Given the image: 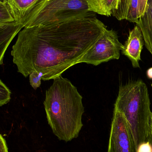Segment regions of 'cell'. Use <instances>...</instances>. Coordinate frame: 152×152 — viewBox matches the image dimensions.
I'll return each instance as SVG.
<instances>
[{
    "mask_svg": "<svg viewBox=\"0 0 152 152\" xmlns=\"http://www.w3.org/2000/svg\"><path fill=\"white\" fill-rule=\"evenodd\" d=\"M112 15L118 20H126L136 24L139 19V0H120L118 9Z\"/></svg>",
    "mask_w": 152,
    "mask_h": 152,
    "instance_id": "9c48e42d",
    "label": "cell"
},
{
    "mask_svg": "<svg viewBox=\"0 0 152 152\" xmlns=\"http://www.w3.org/2000/svg\"><path fill=\"white\" fill-rule=\"evenodd\" d=\"M107 29L93 12L60 23L24 28L12 47L13 63L25 77L40 72L43 80L54 79L77 64Z\"/></svg>",
    "mask_w": 152,
    "mask_h": 152,
    "instance_id": "6da1fadb",
    "label": "cell"
},
{
    "mask_svg": "<svg viewBox=\"0 0 152 152\" xmlns=\"http://www.w3.org/2000/svg\"><path fill=\"white\" fill-rule=\"evenodd\" d=\"M107 152H137L128 122L123 113L115 107Z\"/></svg>",
    "mask_w": 152,
    "mask_h": 152,
    "instance_id": "8992f818",
    "label": "cell"
},
{
    "mask_svg": "<svg viewBox=\"0 0 152 152\" xmlns=\"http://www.w3.org/2000/svg\"><path fill=\"white\" fill-rule=\"evenodd\" d=\"M148 0H139V18L144 14L147 10Z\"/></svg>",
    "mask_w": 152,
    "mask_h": 152,
    "instance_id": "2e32d148",
    "label": "cell"
},
{
    "mask_svg": "<svg viewBox=\"0 0 152 152\" xmlns=\"http://www.w3.org/2000/svg\"><path fill=\"white\" fill-rule=\"evenodd\" d=\"M150 138H151V137H150ZM151 138V139H152V138Z\"/></svg>",
    "mask_w": 152,
    "mask_h": 152,
    "instance_id": "ffe728a7",
    "label": "cell"
},
{
    "mask_svg": "<svg viewBox=\"0 0 152 152\" xmlns=\"http://www.w3.org/2000/svg\"><path fill=\"white\" fill-rule=\"evenodd\" d=\"M40 0H0L6 4L15 21L21 22Z\"/></svg>",
    "mask_w": 152,
    "mask_h": 152,
    "instance_id": "30bf717a",
    "label": "cell"
},
{
    "mask_svg": "<svg viewBox=\"0 0 152 152\" xmlns=\"http://www.w3.org/2000/svg\"><path fill=\"white\" fill-rule=\"evenodd\" d=\"M120 0H87L90 12L103 16H111L118 7Z\"/></svg>",
    "mask_w": 152,
    "mask_h": 152,
    "instance_id": "7c38bea8",
    "label": "cell"
},
{
    "mask_svg": "<svg viewBox=\"0 0 152 152\" xmlns=\"http://www.w3.org/2000/svg\"><path fill=\"white\" fill-rule=\"evenodd\" d=\"M123 46L117 32L113 29H107L77 64L86 63L97 66L112 60L119 59Z\"/></svg>",
    "mask_w": 152,
    "mask_h": 152,
    "instance_id": "5b68a950",
    "label": "cell"
},
{
    "mask_svg": "<svg viewBox=\"0 0 152 152\" xmlns=\"http://www.w3.org/2000/svg\"><path fill=\"white\" fill-rule=\"evenodd\" d=\"M10 90L6 86V85L0 81V106L4 105L8 103L11 99Z\"/></svg>",
    "mask_w": 152,
    "mask_h": 152,
    "instance_id": "5bb4252c",
    "label": "cell"
},
{
    "mask_svg": "<svg viewBox=\"0 0 152 152\" xmlns=\"http://www.w3.org/2000/svg\"><path fill=\"white\" fill-rule=\"evenodd\" d=\"M148 88L141 80L129 81L119 87L114 107L123 113L129 123L137 150L149 137L152 119Z\"/></svg>",
    "mask_w": 152,
    "mask_h": 152,
    "instance_id": "3957f363",
    "label": "cell"
},
{
    "mask_svg": "<svg viewBox=\"0 0 152 152\" xmlns=\"http://www.w3.org/2000/svg\"></svg>",
    "mask_w": 152,
    "mask_h": 152,
    "instance_id": "44dd1931",
    "label": "cell"
},
{
    "mask_svg": "<svg viewBox=\"0 0 152 152\" xmlns=\"http://www.w3.org/2000/svg\"><path fill=\"white\" fill-rule=\"evenodd\" d=\"M0 152H9L6 141L2 134L0 135Z\"/></svg>",
    "mask_w": 152,
    "mask_h": 152,
    "instance_id": "e0dca14e",
    "label": "cell"
},
{
    "mask_svg": "<svg viewBox=\"0 0 152 152\" xmlns=\"http://www.w3.org/2000/svg\"><path fill=\"white\" fill-rule=\"evenodd\" d=\"M144 43L142 31L136 25L129 31L128 38L121 51L122 54L131 61L133 67H140L139 61Z\"/></svg>",
    "mask_w": 152,
    "mask_h": 152,
    "instance_id": "52a82bcc",
    "label": "cell"
},
{
    "mask_svg": "<svg viewBox=\"0 0 152 152\" xmlns=\"http://www.w3.org/2000/svg\"><path fill=\"white\" fill-rule=\"evenodd\" d=\"M136 25L142 31L145 47L152 56V0H148L147 10Z\"/></svg>",
    "mask_w": 152,
    "mask_h": 152,
    "instance_id": "8fae6325",
    "label": "cell"
},
{
    "mask_svg": "<svg viewBox=\"0 0 152 152\" xmlns=\"http://www.w3.org/2000/svg\"><path fill=\"white\" fill-rule=\"evenodd\" d=\"M147 77L150 79H152V67L149 69L146 72Z\"/></svg>",
    "mask_w": 152,
    "mask_h": 152,
    "instance_id": "ac0fdd59",
    "label": "cell"
},
{
    "mask_svg": "<svg viewBox=\"0 0 152 152\" xmlns=\"http://www.w3.org/2000/svg\"><path fill=\"white\" fill-rule=\"evenodd\" d=\"M92 12L87 0H40L21 23L24 28L56 24Z\"/></svg>",
    "mask_w": 152,
    "mask_h": 152,
    "instance_id": "277c9868",
    "label": "cell"
},
{
    "mask_svg": "<svg viewBox=\"0 0 152 152\" xmlns=\"http://www.w3.org/2000/svg\"><path fill=\"white\" fill-rule=\"evenodd\" d=\"M43 76V74L40 72H33L29 75L30 85L35 90L37 89L41 86V80H42Z\"/></svg>",
    "mask_w": 152,
    "mask_h": 152,
    "instance_id": "9a60e30c",
    "label": "cell"
},
{
    "mask_svg": "<svg viewBox=\"0 0 152 152\" xmlns=\"http://www.w3.org/2000/svg\"><path fill=\"white\" fill-rule=\"evenodd\" d=\"M24 28L22 23L13 21L0 24V63H3L4 53L16 35Z\"/></svg>",
    "mask_w": 152,
    "mask_h": 152,
    "instance_id": "ba28073f",
    "label": "cell"
},
{
    "mask_svg": "<svg viewBox=\"0 0 152 152\" xmlns=\"http://www.w3.org/2000/svg\"><path fill=\"white\" fill-rule=\"evenodd\" d=\"M15 21L9 8L4 3L0 1V24Z\"/></svg>",
    "mask_w": 152,
    "mask_h": 152,
    "instance_id": "4fadbf2b",
    "label": "cell"
},
{
    "mask_svg": "<svg viewBox=\"0 0 152 152\" xmlns=\"http://www.w3.org/2000/svg\"><path fill=\"white\" fill-rule=\"evenodd\" d=\"M149 137L152 139V119L151 121L150 126V133H149Z\"/></svg>",
    "mask_w": 152,
    "mask_h": 152,
    "instance_id": "d6986e66",
    "label": "cell"
},
{
    "mask_svg": "<svg viewBox=\"0 0 152 152\" xmlns=\"http://www.w3.org/2000/svg\"><path fill=\"white\" fill-rule=\"evenodd\" d=\"M82 99L77 88L61 76L46 90L43 104L47 121L59 140L70 142L79 136L84 112Z\"/></svg>",
    "mask_w": 152,
    "mask_h": 152,
    "instance_id": "7a4b0ae2",
    "label": "cell"
}]
</instances>
